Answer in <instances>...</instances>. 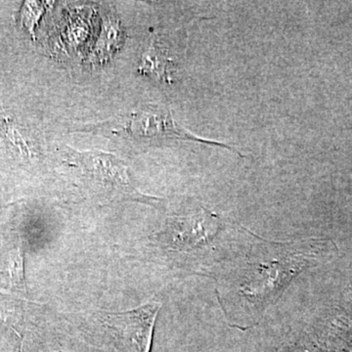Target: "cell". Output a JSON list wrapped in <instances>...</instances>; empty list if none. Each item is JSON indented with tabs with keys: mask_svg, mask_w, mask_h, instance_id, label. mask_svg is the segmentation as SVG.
Wrapping results in <instances>:
<instances>
[{
	"mask_svg": "<svg viewBox=\"0 0 352 352\" xmlns=\"http://www.w3.org/2000/svg\"><path fill=\"white\" fill-rule=\"evenodd\" d=\"M168 58L163 51L157 45L152 44L151 47L143 55L142 61L139 66V72L142 74H156L157 78H166V67H168Z\"/></svg>",
	"mask_w": 352,
	"mask_h": 352,
	"instance_id": "3957f363",
	"label": "cell"
},
{
	"mask_svg": "<svg viewBox=\"0 0 352 352\" xmlns=\"http://www.w3.org/2000/svg\"><path fill=\"white\" fill-rule=\"evenodd\" d=\"M161 307L160 302H148L129 311L106 314L102 320L112 333L135 347L138 352H149Z\"/></svg>",
	"mask_w": 352,
	"mask_h": 352,
	"instance_id": "6da1fadb",
	"label": "cell"
},
{
	"mask_svg": "<svg viewBox=\"0 0 352 352\" xmlns=\"http://www.w3.org/2000/svg\"><path fill=\"white\" fill-rule=\"evenodd\" d=\"M72 155L76 163L103 186L136 199H150L140 195L134 189L127 175L126 166L112 155L100 152H73Z\"/></svg>",
	"mask_w": 352,
	"mask_h": 352,
	"instance_id": "7a4b0ae2",
	"label": "cell"
},
{
	"mask_svg": "<svg viewBox=\"0 0 352 352\" xmlns=\"http://www.w3.org/2000/svg\"><path fill=\"white\" fill-rule=\"evenodd\" d=\"M10 276L16 288L25 291L24 261L20 250L14 252L10 258Z\"/></svg>",
	"mask_w": 352,
	"mask_h": 352,
	"instance_id": "277c9868",
	"label": "cell"
}]
</instances>
